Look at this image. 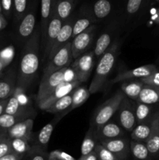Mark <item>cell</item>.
Here are the masks:
<instances>
[{"instance_id": "cb8c5ba5", "label": "cell", "mask_w": 159, "mask_h": 160, "mask_svg": "<svg viewBox=\"0 0 159 160\" xmlns=\"http://www.w3.org/2000/svg\"><path fill=\"white\" fill-rule=\"evenodd\" d=\"M143 86H144V84L141 81H132V82L122 84L120 88H121L122 92L124 93V95L126 97H128L129 99L137 101Z\"/></svg>"}, {"instance_id": "ffe728a7", "label": "cell", "mask_w": 159, "mask_h": 160, "mask_svg": "<svg viewBox=\"0 0 159 160\" xmlns=\"http://www.w3.org/2000/svg\"><path fill=\"white\" fill-rule=\"evenodd\" d=\"M90 93L89 88L85 86H78L77 88L73 91V96H72V105L66 111L63 113L65 115L67 112H70L73 109H76L82 106L90 97Z\"/></svg>"}, {"instance_id": "8d00e7d4", "label": "cell", "mask_w": 159, "mask_h": 160, "mask_svg": "<svg viewBox=\"0 0 159 160\" xmlns=\"http://www.w3.org/2000/svg\"><path fill=\"white\" fill-rule=\"evenodd\" d=\"M76 81H79V80H78L77 73L75 71L74 69L71 66L65 67L63 72V82H73Z\"/></svg>"}, {"instance_id": "83f0119b", "label": "cell", "mask_w": 159, "mask_h": 160, "mask_svg": "<svg viewBox=\"0 0 159 160\" xmlns=\"http://www.w3.org/2000/svg\"><path fill=\"white\" fill-rule=\"evenodd\" d=\"M31 114H16V115H10L7 113L2 114L0 116V127L9 129L19 122L31 118Z\"/></svg>"}, {"instance_id": "74e56055", "label": "cell", "mask_w": 159, "mask_h": 160, "mask_svg": "<svg viewBox=\"0 0 159 160\" xmlns=\"http://www.w3.org/2000/svg\"><path fill=\"white\" fill-rule=\"evenodd\" d=\"M47 153L46 151L31 148V151L26 156L29 158V160H48Z\"/></svg>"}, {"instance_id": "f1b7e54d", "label": "cell", "mask_w": 159, "mask_h": 160, "mask_svg": "<svg viewBox=\"0 0 159 160\" xmlns=\"http://www.w3.org/2000/svg\"><path fill=\"white\" fill-rule=\"evenodd\" d=\"M134 106H135V113L137 124L147 121L151 117L152 106L149 104L140 102L137 101V104H134Z\"/></svg>"}, {"instance_id": "603a6c76", "label": "cell", "mask_w": 159, "mask_h": 160, "mask_svg": "<svg viewBox=\"0 0 159 160\" xmlns=\"http://www.w3.org/2000/svg\"><path fill=\"white\" fill-rule=\"evenodd\" d=\"M33 110H31L29 106H24L20 103L15 95L11 96L8 100L5 109V113L16 115V114H31Z\"/></svg>"}, {"instance_id": "f35d334b", "label": "cell", "mask_w": 159, "mask_h": 160, "mask_svg": "<svg viewBox=\"0 0 159 160\" xmlns=\"http://www.w3.org/2000/svg\"><path fill=\"white\" fill-rule=\"evenodd\" d=\"M14 56V48L13 47L10 46L5 48L4 50L0 52V60L2 61L6 64H8L11 62L12 57Z\"/></svg>"}, {"instance_id": "ba28073f", "label": "cell", "mask_w": 159, "mask_h": 160, "mask_svg": "<svg viewBox=\"0 0 159 160\" xmlns=\"http://www.w3.org/2000/svg\"><path fill=\"white\" fill-rule=\"evenodd\" d=\"M72 67L78 75V80L81 83L85 82L90 78L94 67V51L88 52L75 59L71 63Z\"/></svg>"}, {"instance_id": "8fae6325", "label": "cell", "mask_w": 159, "mask_h": 160, "mask_svg": "<svg viewBox=\"0 0 159 160\" xmlns=\"http://www.w3.org/2000/svg\"><path fill=\"white\" fill-rule=\"evenodd\" d=\"M81 84V82L79 81H73V82H62L60 84L57 86L54 89L51 95L48 97L45 100H44L42 102L37 105L38 107L42 110H46L50 106L53 104L55 101H57L59 98H62L65 95H68L69 93L74 90L76 88L80 86Z\"/></svg>"}, {"instance_id": "9a60e30c", "label": "cell", "mask_w": 159, "mask_h": 160, "mask_svg": "<svg viewBox=\"0 0 159 160\" xmlns=\"http://www.w3.org/2000/svg\"><path fill=\"white\" fill-rule=\"evenodd\" d=\"M95 129H96L97 137L99 142L101 140L124 137L126 135V131L120 126V124L114 121H111V120Z\"/></svg>"}, {"instance_id": "ac0fdd59", "label": "cell", "mask_w": 159, "mask_h": 160, "mask_svg": "<svg viewBox=\"0 0 159 160\" xmlns=\"http://www.w3.org/2000/svg\"><path fill=\"white\" fill-rule=\"evenodd\" d=\"M99 142L96 134V129L90 127L81 145V156L79 160H85L86 158L91 154L96 147L97 144Z\"/></svg>"}, {"instance_id": "5bb4252c", "label": "cell", "mask_w": 159, "mask_h": 160, "mask_svg": "<svg viewBox=\"0 0 159 160\" xmlns=\"http://www.w3.org/2000/svg\"><path fill=\"white\" fill-rule=\"evenodd\" d=\"M157 70V67L154 65L142 66V67H137V68L132 69V70L121 72L118 74H117L115 78L111 80L109 84H115V83L120 82V81L131 80L133 79V78L141 79V78L150 76Z\"/></svg>"}, {"instance_id": "f907efd6", "label": "cell", "mask_w": 159, "mask_h": 160, "mask_svg": "<svg viewBox=\"0 0 159 160\" xmlns=\"http://www.w3.org/2000/svg\"><path fill=\"white\" fill-rule=\"evenodd\" d=\"M5 65H6V63H5V62H3L2 61L0 60V72H1V70H2L3 67H5Z\"/></svg>"}, {"instance_id": "b9f144b4", "label": "cell", "mask_w": 159, "mask_h": 160, "mask_svg": "<svg viewBox=\"0 0 159 160\" xmlns=\"http://www.w3.org/2000/svg\"><path fill=\"white\" fill-rule=\"evenodd\" d=\"M23 89L19 88L17 90L15 91L13 95H16V97L17 98L18 101L20 102V103L21 105L24 106H29L30 104V99L26 95V94L23 93Z\"/></svg>"}, {"instance_id": "5b68a950", "label": "cell", "mask_w": 159, "mask_h": 160, "mask_svg": "<svg viewBox=\"0 0 159 160\" xmlns=\"http://www.w3.org/2000/svg\"><path fill=\"white\" fill-rule=\"evenodd\" d=\"M118 119L120 126L127 132H131L137 126L135 106L128 97L125 95L118 109Z\"/></svg>"}, {"instance_id": "277c9868", "label": "cell", "mask_w": 159, "mask_h": 160, "mask_svg": "<svg viewBox=\"0 0 159 160\" xmlns=\"http://www.w3.org/2000/svg\"><path fill=\"white\" fill-rule=\"evenodd\" d=\"M73 55L71 51V42H68L62 48L56 52L49 63L44 70L43 77L48 76L54 72L62 68L69 67L73 61Z\"/></svg>"}, {"instance_id": "2e32d148", "label": "cell", "mask_w": 159, "mask_h": 160, "mask_svg": "<svg viewBox=\"0 0 159 160\" xmlns=\"http://www.w3.org/2000/svg\"><path fill=\"white\" fill-rule=\"evenodd\" d=\"M34 120L28 118L26 120L16 123L8 129L9 138H23L31 142L32 139V130Z\"/></svg>"}, {"instance_id": "816d5d0a", "label": "cell", "mask_w": 159, "mask_h": 160, "mask_svg": "<svg viewBox=\"0 0 159 160\" xmlns=\"http://www.w3.org/2000/svg\"><path fill=\"white\" fill-rule=\"evenodd\" d=\"M2 139H3V138H0V142H1V141L2 140Z\"/></svg>"}, {"instance_id": "7bdbcfd3", "label": "cell", "mask_w": 159, "mask_h": 160, "mask_svg": "<svg viewBox=\"0 0 159 160\" xmlns=\"http://www.w3.org/2000/svg\"><path fill=\"white\" fill-rule=\"evenodd\" d=\"M143 0H128L126 9L129 14H134L139 10Z\"/></svg>"}, {"instance_id": "7c38bea8", "label": "cell", "mask_w": 159, "mask_h": 160, "mask_svg": "<svg viewBox=\"0 0 159 160\" xmlns=\"http://www.w3.org/2000/svg\"><path fill=\"white\" fill-rule=\"evenodd\" d=\"M74 24L73 19L65 20L63 22L62 28H61L60 31L58 34L57 38L55 40L54 44L51 48L49 54L48 56V61L51 60L53 56L56 54L60 48H62L65 44L70 42V38H72V34H73V27Z\"/></svg>"}, {"instance_id": "7dc6e473", "label": "cell", "mask_w": 159, "mask_h": 160, "mask_svg": "<svg viewBox=\"0 0 159 160\" xmlns=\"http://www.w3.org/2000/svg\"><path fill=\"white\" fill-rule=\"evenodd\" d=\"M2 5L4 10L9 11L12 6V0H2Z\"/></svg>"}, {"instance_id": "44dd1931", "label": "cell", "mask_w": 159, "mask_h": 160, "mask_svg": "<svg viewBox=\"0 0 159 160\" xmlns=\"http://www.w3.org/2000/svg\"><path fill=\"white\" fill-rule=\"evenodd\" d=\"M151 120H152V117L144 123L137 124V126L130 132L131 140L145 143L151 134Z\"/></svg>"}, {"instance_id": "52a82bcc", "label": "cell", "mask_w": 159, "mask_h": 160, "mask_svg": "<svg viewBox=\"0 0 159 160\" xmlns=\"http://www.w3.org/2000/svg\"><path fill=\"white\" fill-rule=\"evenodd\" d=\"M95 29L96 26L92 25L73 38V40L71 42V51L73 59H77L88 50L93 43Z\"/></svg>"}, {"instance_id": "e575fe53", "label": "cell", "mask_w": 159, "mask_h": 160, "mask_svg": "<svg viewBox=\"0 0 159 160\" xmlns=\"http://www.w3.org/2000/svg\"><path fill=\"white\" fill-rule=\"evenodd\" d=\"M92 20L89 18H81L74 22V24L73 27V34H72V38L76 37L79 34L82 33L83 31H85L86 29L90 26L92 23Z\"/></svg>"}, {"instance_id": "4316f807", "label": "cell", "mask_w": 159, "mask_h": 160, "mask_svg": "<svg viewBox=\"0 0 159 160\" xmlns=\"http://www.w3.org/2000/svg\"><path fill=\"white\" fill-rule=\"evenodd\" d=\"M51 0H41V14L42 38H45L51 14Z\"/></svg>"}, {"instance_id": "6da1fadb", "label": "cell", "mask_w": 159, "mask_h": 160, "mask_svg": "<svg viewBox=\"0 0 159 160\" xmlns=\"http://www.w3.org/2000/svg\"><path fill=\"white\" fill-rule=\"evenodd\" d=\"M40 32L33 33L28 39L23 50L20 64L19 87L27 89L37 73L39 67Z\"/></svg>"}, {"instance_id": "681fc988", "label": "cell", "mask_w": 159, "mask_h": 160, "mask_svg": "<svg viewBox=\"0 0 159 160\" xmlns=\"http://www.w3.org/2000/svg\"><path fill=\"white\" fill-rule=\"evenodd\" d=\"M5 23H5L4 20L2 17H0V29H2L5 26Z\"/></svg>"}, {"instance_id": "4fadbf2b", "label": "cell", "mask_w": 159, "mask_h": 160, "mask_svg": "<svg viewBox=\"0 0 159 160\" xmlns=\"http://www.w3.org/2000/svg\"><path fill=\"white\" fill-rule=\"evenodd\" d=\"M145 145L153 159L159 160V112L152 117L151 134Z\"/></svg>"}, {"instance_id": "bcb514c9", "label": "cell", "mask_w": 159, "mask_h": 160, "mask_svg": "<svg viewBox=\"0 0 159 160\" xmlns=\"http://www.w3.org/2000/svg\"><path fill=\"white\" fill-rule=\"evenodd\" d=\"M24 156L18 155L15 152H11L0 158V160H22Z\"/></svg>"}, {"instance_id": "60d3db41", "label": "cell", "mask_w": 159, "mask_h": 160, "mask_svg": "<svg viewBox=\"0 0 159 160\" xmlns=\"http://www.w3.org/2000/svg\"><path fill=\"white\" fill-rule=\"evenodd\" d=\"M11 152H12V149L11 147L10 138H3L0 142V158Z\"/></svg>"}, {"instance_id": "f6af8a7d", "label": "cell", "mask_w": 159, "mask_h": 160, "mask_svg": "<svg viewBox=\"0 0 159 160\" xmlns=\"http://www.w3.org/2000/svg\"><path fill=\"white\" fill-rule=\"evenodd\" d=\"M15 10L19 17H21L25 12L26 8V0H14Z\"/></svg>"}, {"instance_id": "4dcf8cb0", "label": "cell", "mask_w": 159, "mask_h": 160, "mask_svg": "<svg viewBox=\"0 0 159 160\" xmlns=\"http://www.w3.org/2000/svg\"><path fill=\"white\" fill-rule=\"evenodd\" d=\"M111 44V36L108 33H104L97 41L96 45L94 49V53L96 58H100L109 48Z\"/></svg>"}, {"instance_id": "e0dca14e", "label": "cell", "mask_w": 159, "mask_h": 160, "mask_svg": "<svg viewBox=\"0 0 159 160\" xmlns=\"http://www.w3.org/2000/svg\"><path fill=\"white\" fill-rule=\"evenodd\" d=\"M57 121L58 120L56 121L54 120L52 122H50L41 129V131H39L37 137H36L35 141L31 145V148H37V149L42 150V151H46L50 138H51V134L54 131V128Z\"/></svg>"}, {"instance_id": "9c48e42d", "label": "cell", "mask_w": 159, "mask_h": 160, "mask_svg": "<svg viewBox=\"0 0 159 160\" xmlns=\"http://www.w3.org/2000/svg\"><path fill=\"white\" fill-rule=\"evenodd\" d=\"M100 143L120 160H126L131 154L130 141L124 137L100 141Z\"/></svg>"}, {"instance_id": "30bf717a", "label": "cell", "mask_w": 159, "mask_h": 160, "mask_svg": "<svg viewBox=\"0 0 159 160\" xmlns=\"http://www.w3.org/2000/svg\"><path fill=\"white\" fill-rule=\"evenodd\" d=\"M63 24V21L57 15L56 12L51 11V18L48 23V29L45 34V38L43 39L44 48H45V57H48L51 48L54 44L55 40L57 38L61 28Z\"/></svg>"}, {"instance_id": "7402d4cb", "label": "cell", "mask_w": 159, "mask_h": 160, "mask_svg": "<svg viewBox=\"0 0 159 160\" xmlns=\"http://www.w3.org/2000/svg\"><path fill=\"white\" fill-rule=\"evenodd\" d=\"M130 150L133 160H154L144 142L131 140Z\"/></svg>"}, {"instance_id": "c3c4849f", "label": "cell", "mask_w": 159, "mask_h": 160, "mask_svg": "<svg viewBox=\"0 0 159 160\" xmlns=\"http://www.w3.org/2000/svg\"><path fill=\"white\" fill-rule=\"evenodd\" d=\"M8 101H6L4 102H0V116L2 115V113L3 112H5V109H6V104H7Z\"/></svg>"}, {"instance_id": "8992f818", "label": "cell", "mask_w": 159, "mask_h": 160, "mask_svg": "<svg viewBox=\"0 0 159 160\" xmlns=\"http://www.w3.org/2000/svg\"><path fill=\"white\" fill-rule=\"evenodd\" d=\"M63 72L64 68H62L48 76L42 78L36 97L37 105L46 99L54 91V89L59 84L63 82Z\"/></svg>"}, {"instance_id": "d590c367", "label": "cell", "mask_w": 159, "mask_h": 160, "mask_svg": "<svg viewBox=\"0 0 159 160\" xmlns=\"http://www.w3.org/2000/svg\"><path fill=\"white\" fill-rule=\"evenodd\" d=\"M48 160H76L74 157L60 150H55L47 153Z\"/></svg>"}, {"instance_id": "484cf974", "label": "cell", "mask_w": 159, "mask_h": 160, "mask_svg": "<svg viewBox=\"0 0 159 160\" xmlns=\"http://www.w3.org/2000/svg\"><path fill=\"white\" fill-rule=\"evenodd\" d=\"M35 27V15L29 12L22 20L19 27V33L23 38H29L33 34Z\"/></svg>"}, {"instance_id": "d4e9b609", "label": "cell", "mask_w": 159, "mask_h": 160, "mask_svg": "<svg viewBox=\"0 0 159 160\" xmlns=\"http://www.w3.org/2000/svg\"><path fill=\"white\" fill-rule=\"evenodd\" d=\"M72 96H73V91L68 95H65L62 98H59L51 106H50L46 109V112L50 113H59V112H65L72 105Z\"/></svg>"}, {"instance_id": "1f68e13d", "label": "cell", "mask_w": 159, "mask_h": 160, "mask_svg": "<svg viewBox=\"0 0 159 160\" xmlns=\"http://www.w3.org/2000/svg\"><path fill=\"white\" fill-rule=\"evenodd\" d=\"M112 6L108 0H98L94 6V12L97 18L102 19L107 17L111 12Z\"/></svg>"}, {"instance_id": "836d02e7", "label": "cell", "mask_w": 159, "mask_h": 160, "mask_svg": "<svg viewBox=\"0 0 159 160\" xmlns=\"http://www.w3.org/2000/svg\"><path fill=\"white\" fill-rule=\"evenodd\" d=\"M94 152L96 155L97 160H120L112 152L103 146L100 142L97 144L94 148Z\"/></svg>"}, {"instance_id": "ee69618b", "label": "cell", "mask_w": 159, "mask_h": 160, "mask_svg": "<svg viewBox=\"0 0 159 160\" xmlns=\"http://www.w3.org/2000/svg\"><path fill=\"white\" fill-rule=\"evenodd\" d=\"M12 93V86L7 82H0V98L3 99Z\"/></svg>"}, {"instance_id": "ab89813d", "label": "cell", "mask_w": 159, "mask_h": 160, "mask_svg": "<svg viewBox=\"0 0 159 160\" xmlns=\"http://www.w3.org/2000/svg\"><path fill=\"white\" fill-rule=\"evenodd\" d=\"M144 84L151 86H159V72L155 71L150 76L140 79Z\"/></svg>"}, {"instance_id": "3957f363", "label": "cell", "mask_w": 159, "mask_h": 160, "mask_svg": "<svg viewBox=\"0 0 159 160\" xmlns=\"http://www.w3.org/2000/svg\"><path fill=\"white\" fill-rule=\"evenodd\" d=\"M124 97L125 95L121 89L117 91L113 96L104 102L95 112L91 118L90 127L96 128L109 121L118 111V106Z\"/></svg>"}, {"instance_id": "f546056e", "label": "cell", "mask_w": 159, "mask_h": 160, "mask_svg": "<svg viewBox=\"0 0 159 160\" xmlns=\"http://www.w3.org/2000/svg\"><path fill=\"white\" fill-rule=\"evenodd\" d=\"M11 147L12 152L25 156L31 149V145L29 142L23 138H10Z\"/></svg>"}, {"instance_id": "d6a6232c", "label": "cell", "mask_w": 159, "mask_h": 160, "mask_svg": "<svg viewBox=\"0 0 159 160\" xmlns=\"http://www.w3.org/2000/svg\"><path fill=\"white\" fill-rule=\"evenodd\" d=\"M73 10V3L70 0H62L58 3L56 13L62 21H65L70 17Z\"/></svg>"}, {"instance_id": "7a4b0ae2", "label": "cell", "mask_w": 159, "mask_h": 160, "mask_svg": "<svg viewBox=\"0 0 159 160\" xmlns=\"http://www.w3.org/2000/svg\"><path fill=\"white\" fill-rule=\"evenodd\" d=\"M118 56V45L114 43L102 55L96 67L94 76L89 87L90 94H95L101 90L105 84L108 75L115 66Z\"/></svg>"}, {"instance_id": "d6986e66", "label": "cell", "mask_w": 159, "mask_h": 160, "mask_svg": "<svg viewBox=\"0 0 159 160\" xmlns=\"http://www.w3.org/2000/svg\"><path fill=\"white\" fill-rule=\"evenodd\" d=\"M137 101L149 105L159 102V86L144 84Z\"/></svg>"}]
</instances>
